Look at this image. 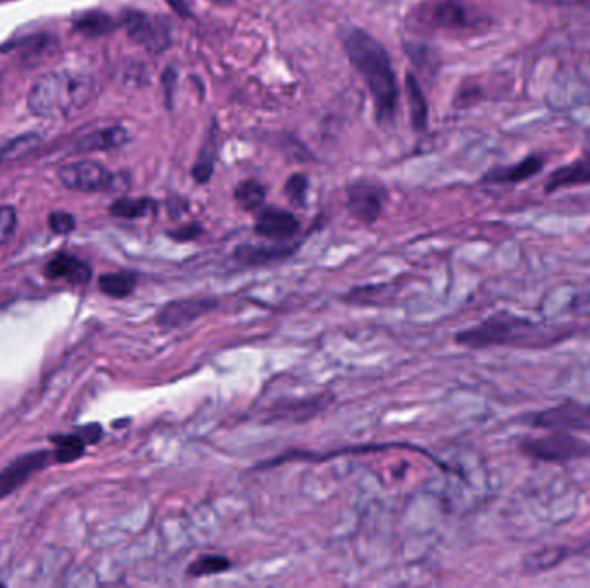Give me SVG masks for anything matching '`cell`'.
<instances>
[{
	"mask_svg": "<svg viewBox=\"0 0 590 588\" xmlns=\"http://www.w3.org/2000/svg\"><path fill=\"white\" fill-rule=\"evenodd\" d=\"M49 225H51L52 232L66 235V233L75 230V218L68 213H52Z\"/></svg>",
	"mask_w": 590,
	"mask_h": 588,
	"instance_id": "d6a6232c",
	"label": "cell"
},
{
	"mask_svg": "<svg viewBox=\"0 0 590 588\" xmlns=\"http://www.w3.org/2000/svg\"><path fill=\"white\" fill-rule=\"evenodd\" d=\"M523 425L537 430H566L590 433V402L566 399L539 413H528L521 418Z\"/></svg>",
	"mask_w": 590,
	"mask_h": 588,
	"instance_id": "52a82bcc",
	"label": "cell"
},
{
	"mask_svg": "<svg viewBox=\"0 0 590 588\" xmlns=\"http://www.w3.org/2000/svg\"><path fill=\"white\" fill-rule=\"evenodd\" d=\"M532 2L554 7H584V9H590V0H532Z\"/></svg>",
	"mask_w": 590,
	"mask_h": 588,
	"instance_id": "e575fe53",
	"label": "cell"
},
{
	"mask_svg": "<svg viewBox=\"0 0 590 588\" xmlns=\"http://www.w3.org/2000/svg\"><path fill=\"white\" fill-rule=\"evenodd\" d=\"M404 92L408 101L409 121L416 133H423L428 128V104L427 97L423 94L418 78L413 73L406 75L404 80Z\"/></svg>",
	"mask_w": 590,
	"mask_h": 588,
	"instance_id": "ffe728a7",
	"label": "cell"
},
{
	"mask_svg": "<svg viewBox=\"0 0 590 588\" xmlns=\"http://www.w3.org/2000/svg\"><path fill=\"white\" fill-rule=\"evenodd\" d=\"M218 126H209L208 135L202 140V145L197 152L194 166H192V178L199 185H206L214 173V166L218 161Z\"/></svg>",
	"mask_w": 590,
	"mask_h": 588,
	"instance_id": "d6986e66",
	"label": "cell"
},
{
	"mask_svg": "<svg viewBox=\"0 0 590 588\" xmlns=\"http://www.w3.org/2000/svg\"><path fill=\"white\" fill-rule=\"evenodd\" d=\"M75 28L87 37H102V35L113 32L116 28V21L109 14L92 11V13L83 14L76 19Z\"/></svg>",
	"mask_w": 590,
	"mask_h": 588,
	"instance_id": "d4e9b609",
	"label": "cell"
},
{
	"mask_svg": "<svg viewBox=\"0 0 590 588\" xmlns=\"http://www.w3.org/2000/svg\"><path fill=\"white\" fill-rule=\"evenodd\" d=\"M0 587H2V583H0Z\"/></svg>",
	"mask_w": 590,
	"mask_h": 588,
	"instance_id": "74e56055",
	"label": "cell"
},
{
	"mask_svg": "<svg viewBox=\"0 0 590 588\" xmlns=\"http://www.w3.org/2000/svg\"><path fill=\"white\" fill-rule=\"evenodd\" d=\"M266 194L268 190L264 187L263 183L258 180H245L240 182L235 187V201L239 202V206L247 211V213H256L261 207L264 206L266 201Z\"/></svg>",
	"mask_w": 590,
	"mask_h": 588,
	"instance_id": "603a6c76",
	"label": "cell"
},
{
	"mask_svg": "<svg viewBox=\"0 0 590 588\" xmlns=\"http://www.w3.org/2000/svg\"><path fill=\"white\" fill-rule=\"evenodd\" d=\"M394 297V287L392 285H366L351 290L346 295V301L358 306H378L383 304L385 299Z\"/></svg>",
	"mask_w": 590,
	"mask_h": 588,
	"instance_id": "4316f807",
	"label": "cell"
},
{
	"mask_svg": "<svg viewBox=\"0 0 590 588\" xmlns=\"http://www.w3.org/2000/svg\"><path fill=\"white\" fill-rule=\"evenodd\" d=\"M232 570V561L220 554H202L189 564L187 575L192 578H204V576L220 575Z\"/></svg>",
	"mask_w": 590,
	"mask_h": 588,
	"instance_id": "cb8c5ba5",
	"label": "cell"
},
{
	"mask_svg": "<svg viewBox=\"0 0 590 588\" xmlns=\"http://www.w3.org/2000/svg\"><path fill=\"white\" fill-rule=\"evenodd\" d=\"M202 233H204V228L199 223H187V225L178 226L175 230L168 232V237L175 242L185 244V242H194L201 237Z\"/></svg>",
	"mask_w": 590,
	"mask_h": 588,
	"instance_id": "1f68e13d",
	"label": "cell"
},
{
	"mask_svg": "<svg viewBox=\"0 0 590 588\" xmlns=\"http://www.w3.org/2000/svg\"><path fill=\"white\" fill-rule=\"evenodd\" d=\"M211 4H216V6H232L233 0H209Z\"/></svg>",
	"mask_w": 590,
	"mask_h": 588,
	"instance_id": "8d00e7d4",
	"label": "cell"
},
{
	"mask_svg": "<svg viewBox=\"0 0 590 588\" xmlns=\"http://www.w3.org/2000/svg\"><path fill=\"white\" fill-rule=\"evenodd\" d=\"M254 230L259 237L268 238L271 242H287L299 233L301 223L290 211L273 206L261 207Z\"/></svg>",
	"mask_w": 590,
	"mask_h": 588,
	"instance_id": "8fae6325",
	"label": "cell"
},
{
	"mask_svg": "<svg viewBox=\"0 0 590 588\" xmlns=\"http://www.w3.org/2000/svg\"><path fill=\"white\" fill-rule=\"evenodd\" d=\"M546 157L540 154H530L518 163L509 166H494L482 175V185H518L527 182L530 178L540 175L546 168Z\"/></svg>",
	"mask_w": 590,
	"mask_h": 588,
	"instance_id": "4fadbf2b",
	"label": "cell"
},
{
	"mask_svg": "<svg viewBox=\"0 0 590 588\" xmlns=\"http://www.w3.org/2000/svg\"><path fill=\"white\" fill-rule=\"evenodd\" d=\"M59 180L76 192H106L113 187L114 176L95 161H78L59 169Z\"/></svg>",
	"mask_w": 590,
	"mask_h": 588,
	"instance_id": "9c48e42d",
	"label": "cell"
},
{
	"mask_svg": "<svg viewBox=\"0 0 590 588\" xmlns=\"http://www.w3.org/2000/svg\"><path fill=\"white\" fill-rule=\"evenodd\" d=\"M156 201L149 197H139V199H120L109 207V213L116 218L139 219L144 218L147 214L156 211Z\"/></svg>",
	"mask_w": 590,
	"mask_h": 588,
	"instance_id": "484cf974",
	"label": "cell"
},
{
	"mask_svg": "<svg viewBox=\"0 0 590 588\" xmlns=\"http://www.w3.org/2000/svg\"><path fill=\"white\" fill-rule=\"evenodd\" d=\"M166 4L171 7L173 13L178 14L180 18H194V4L192 0H166Z\"/></svg>",
	"mask_w": 590,
	"mask_h": 588,
	"instance_id": "836d02e7",
	"label": "cell"
},
{
	"mask_svg": "<svg viewBox=\"0 0 590 588\" xmlns=\"http://www.w3.org/2000/svg\"><path fill=\"white\" fill-rule=\"evenodd\" d=\"M294 254L292 247H283V245H239L235 252H233V259L237 263L249 266V268H256V266H264V264L275 263L280 259H287V257Z\"/></svg>",
	"mask_w": 590,
	"mask_h": 588,
	"instance_id": "e0dca14e",
	"label": "cell"
},
{
	"mask_svg": "<svg viewBox=\"0 0 590 588\" xmlns=\"http://www.w3.org/2000/svg\"><path fill=\"white\" fill-rule=\"evenodd\" d=\"M51 457L49 452H32L9 464L6 470L0 473V499L23 487L30 480V476L35 475L37 471L44 470L51 461Z\"/></svg>",
	"mask_w": 590,
	"mask_h": 588,
	"instance_id": "5bb4252c",
	"label": "cell"
},
{
	"mask_svg": "<svg viewBox=\"0 0 590 588\" xmlns=\"http://www.w3.org/2000/svg\"><path fill=\"white\" fill-rule=\"evenodd\" d=\"M45 275L51 280H68L73 285H85L92 278V269L76 257L61 254L47 264Z\"/></svg>",
	"mask_w": 590,
	"mask_h": 588,
	"instance_id": "ac0fdd59",
	"label": "cell"
},
{
	"mask_svg": "<svg viewBox=\"0 0 590 588\" xmlns=\"http://www.w3.org/2000/svg\"><path fill=\"white\" fill-rule=\"evenodd\" d=\"M416 25L430 32L471 35L490 28L492 19L473 0H427L413 13Z\"/></svg>",
	"mask_w": 590,
	"mask_h": 588,
	"instance_id": "277c9868",
	"label": "cell"
},
{
	"mask_svg": "<svg viewBox=\"0 0 590 588\" xmlns=\"http://www.w3.org/2000/svg\"><path fill=\"white\" fill-rule=\"evenodd\" d=\"M130 142V133L123 126H111L88 133L75 145L76 152L114 151Z\"/></svg>",
	"mask_w": 590,
	"mask_h": 588,
	"instance_id": "2e32d148",
	"label": "cell"
},
{
	"mask_svg": "<svg viewBox=\"0 0 590 588\" xmlns=\"http://www.w3.org/2000/svg\"><path fill=\"white\" fill-rule=\"evenodd\" d=\"M176 82H178V73H176V69L173 66H168V68L164 69L163 76H161L164 102H166L168 111H173V107H175Z\"/></svg>",
	"mask_w": 590,
	"mask_h": 588,
	"instance_id": "4dcf8cb0",
	"label": "cell"
},
{
	"mask_svg": "<svg viewBox=\"0 0 590 588\" xmlns=\"http://www.w3.org/2000/svg\"><path fill=\"white\" fill-rule=\"evenodd\" d=\"M95 82L80 71H52L40 76L28 94V107L45 119L68 118L92 101Z\"/></svg>",
	"mask_w": 590,
	"mask_h": 588,
	"instance_id": "3957f363",
	"label": "cell"
},
{
	"mask_svg": "<svg viewBox=\"0 0 590 588\" xmlns=\"http://www.w3.org/2000/svg\"><path fill=\"white\" fill-rule=\"evenodd\" d=\"M308 188V176L302 175V173H294V175L290 176L289 180H287V183H285L283 192L287 195L290 204L301 207L304 206L306 197H308Z\"/></svg>",
	"mask_w": 590,
	"mask_h": 588,
	"instance_id": "f1b7e54d",
	"label": "cell"
},
{
	"mask_svg": "<svg viewBox=\"0 0 590 588\" xmlns=\"http://www.w3.org/2000/svg\"><path fill=\"white\" fill-rule=\"evenodd\" d=\"M78 435L85 440V444H95V442H99L102 437V428L99 425H90L85 426V428H80L78 430Z\"/></svg>",
	"mask_w": 590,
	"mask_h": 588,
	"instance_id": "d590c367",
	"label": "cell"
},
{
	"mask_svg": "<svg viewBox=\"0 0 590 588\" xmlns=\"http://www.w3.org/2000/svg\"><path fill=\"white\" fill-rule=\"evenodd\" d=\"M14 230H16V211H14V207H0V245L9 242V238L13 237Z\"/></svg>",
	"mask_w": 590,
	"mask_h": 588,
	"instance_id": "f546056e",
	"label": "cell"
},
{
	"mask_svg": "<svg viewBox=\"0 0 590 588\" xmlns=\"http://www.w3.org/2000/svg\"><path fill=\"white\" fill-rule=\"evenodd\" d=\"M518 452L532 461L568 464L590 457V442L566 430H551L542 437H523Z\"/></svg>",
	"mask_w": 590,
	"mask_h": 588,
	"instance_id": "5b68a950",
	"label": "cell"
},
{
	"mask_svg": "<svg viewBox=\"0 0 590 588\" xmlns=\"http://www.w3.org/2000/svg\"><path fill=\"white\" fill-rule=\"evenodd\" d=\"M137 287V275L121 271V273H107L99 278V288L107 297L113 299H125L128 295L133 294Z\"/></svg>",
	"mask_w": 590,
	"mask_h": 588,
	"instance_id": "7402d4cb",
	"label": "cell"
},
{
	"mask_svg": "<svg viewBox=\"0 0 590 588\" xmlns=\"http://www.w3.org/2000/svg\"><path fill=\"white\" fill-rule=\"evenodd\" d=\"M385 201L387 190L375 180H356L347 187V207L365 225L375 223L382 216Z\"/></svg>",
	"mask_w": 590,
	"mask_h": 588,
	"instance_id": "ba28073f",
	"label": "cell"
},
{
	"mask_svg": "<svg viewBox=\"0 0 590 588\" xmlns=\"http://www.w3.org/2000/svg\"><path fill=\"white\" fill-rule=\"evenodd\" d=\"M590 185V152L577 157L572 163L563 164L547 175L544 194H556L566 188Z\"/></svg>",
	"mask_w": 590,
	"mask_h": 588,
	"instance_id": "9a60e30c",
	"label": "cell"
},
{
	"mask_svg": "<svg viewBox=\"0 0 590 588\" xmlns=\"http://www.w3.org/2000/svg\"><path fill=\"white\" fill-rule=\"evenodd\" d=\"M339 40L352 68L365 80L378 125L383 128L394 125L399 106V85L389 52L377 38L359 26L340 28Z\"/></svg>",
	"mask_w": 590,
	"mask_h": 588,
	"instance_id": "6da1fadb",
	"label": "cell"
},
{
	"mask_svg": "<svg viewBox=\"0 0 590 588\" xmlns=\"http://www.w3.org/2000/svg\"><path fill=\"white\" fill-rule=\"evenodd\" d=\"M220 306L214 297H194V299H180L171 301L157 314V325L173 330L190 325L206 314L213 313Z\"/></svg>",
	"mask_w": 590,
	"mask_h": 588,
	"instance_id": "30bf717a",
	"label": "cell"
},
{
	"mask_svg": "<svg viewBox=\"0 0 590 588\" xmlns=\"http://www.w3.org/2000/svg\"><path fill=\"white\" fill-rule=\"evenodd\" d=\"M332 402L330 395L318 394L313 397H304V399H283L273 404L266 411L268 416L266 420L270 421H294V423H304V421L313 420L325 407Z\"/></svg>",
	"mask_w": 590,
	"mask_h": 588,
	"instance_id": "7c38bea8",
	"label": "cell"
},
{
	"mask_svg": "<svg viewBox=\"0 0 590 588\" xmlns=\"http://www.w3.org/2000/svg\"><path fill=\"white\" fill-rule=\"evenodd\" d=\"M123 26L133 44L144 47L152 56L163 54L173 44L170 19L159 14L156 16L132 9L123 14Z\"/></svg>",
	"mask_w": 590,
	"mask_h": 588,
	"instance_id": "8992f818",
	"label": "cell"
},
{
	"mask_svg": "<svg viewBox=\"0 0 590 588\" xmlns=\"http://www.w3.org/2000/svg\"><path fill=\"white\" fill-rule=\"evenodd\" d=\"M575 328L547 325L511 311H497L478 325L456 333V344L480 351L490 347H509L518 351H547L575 335Z\"/></svg>",
	"mask_w": 590,
	"mask_h": 588,
	"instance_id": "7a4b0ae2",
	"label": "cell"
},
{
	"mask_svg": "<svg viewBox=\"0 0 590 588\" xmlns=\"http://www.w3.org/2000/svg\"><path fill=\"white\" fill-rule=\"evenodd\" d=\"M52 442L57 444L56 456H54L57 463H71L78 457H82L85 452V440L78 433L68 437H52Z\"/></svg>",
	"mask_w": 590,
	"mask_h": 588,
	"instance_id": "83f0119b",
	"label": "cell"
},
{
	"mask_svg": "<svg viewBox=\"0 0 590 588\" xmlns=\"http://www.w3.org/2000/svg\"><path fill=\"white\" fill-rule=\"evenodd\" d=\"M40 142H42V137L38 133H23L19 137L0 142V164L18 161L19 157L35 151Z\"/></svg>",
	"mask_w": 590,
	"mask_h": 588,
	"instance_id": "44dd1931",
	"label": "cell"
}]
</instances>
